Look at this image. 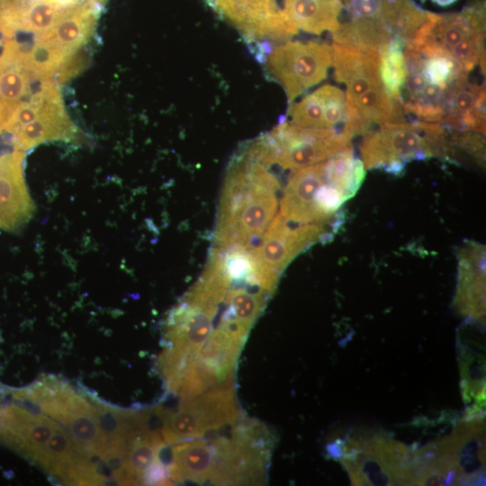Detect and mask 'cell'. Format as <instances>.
Instances as JSON below:
<instances>
[{
    "label": "cell",
    "mask_w": 486,
    "mask_h": 486,
    "mask_svg": "<svg viewBox=\"0 0 486 486\" xmlns=\"http://www.w3.org/2000/svg\"><path fill=\"white\" fill-rule=\"evenodd\" d=\"M349 19L332 32L333 42L364 50H380L394 39L406 44L427 12L412 0H341Z\"/></svg>",
    "instance_id": "obj_1"
},
{
    "label": "cell",
    "mask_w": 486,
    "mask_h": 486,
    "mask_svg": "<svg viewBox=\"0 0 486 486\" xmlns=\"http://www.w3.org/2000/svg\"><path fill=\"white\" fill-rule=\"evenodd\" d=\"M351 140L342 130L304 128L286 121L249 143L243 155L269 167L297 170L323 162L351 146Z\"/></svg>",
    "instance_id": "obj_2"
},
{
    "label": "cell",
    "mask_w": 486,
    "mask_h": 486,
    "mask_svg": "<svg viewBox=\"0 0 486 486\" xmlns=\"http://www.w3.org/2000/svg\"><path fill=\"white\" fill-rule=\"evenodd\" d=\"M406 81L401 94L404 113L418 121L440 122L456 82L468 75L451 57L434 51L404 48Z\"/></svg>",
    "instance_id": "obj_3"
},
{
    "label": "cell",
    "mask_w": 486,
    "mask_h": 486,
    "mask_svg": "<svg viewBox=\"0 0 486 486\" xmlns=\"http://www.w3.org/2000/svg\"><path fill=\"white\" fill-rule=\"evenodd\" d=\"M484 38L485 4L475 1L458 14L427 12L424 22L407 44L418 50L446 54L469 73L479 62L484 70Z\"/></svg>",
    "instance_id": "obj_4"
},
{
    "label": "cell",
    "mask_w": 486,
    "mask_h": 486,
    "mask_svg": "<svg viewBox=\"0 0 486 486\" xmlns=\"http://www.w3.org/2000/svg\"><path fill=\"white\" fill-rule=\"evenodd\" d=\"M13 397L32 404L38 411L61 424L84 451L103 461L104 439L88 397L53 376L13 392Z\"/></svg>",
    "instance_id": "obj_5"
},
{
    "label": "cell",
    "mask_w": 486,
    "mask_h": 486,
    "mask_svg": "<svg viewBox=\"0 0 486 486\" xmlns=\"http://www.w3.org/2000/svg\"><path fill=\"white\" fill-rule=\"evenodd\" d=\"M272 439L263 424L247 419L230 436H218L211 445L214 454L213 484L264 482Z\"/></svg>",
    "instance_id": "obj_6"
},
{
    "label": "cell",
    "mask_w": 486,
    "mask_h": 486,
    "mask_svg": "<svg viewBox=\"0 0 486 486\" xmlns=\"http://www.w3.org/2000/svg\"><path fill=\"white\" fill-rule=\"evenodd\" d=\"M360 152L366 170L383 169L394 176L402 175L408 162L436 157L432 137L421 121L381 124L364 134Z\"/></svg>",
    "instance_id": "obj_7"
},
{
    "label": "cell",
    "mask_w": 486,
    "mask_h": 486,
    "mask_svg": "<svg viewBox=\"0 0 486 486\" xmlns=\"http://www.w3.org/2000/svg\"><path fill=\"white\" fill-rule=\"evenodd\" d=\"M330 66V46L313 40H288L266 58L268 74L282 86L290 103L321 82Z\"/></svg>",
    "instance_id": "obj_8"
},
{
    "label": "cell",
    "mask_w": 486,
    "mask_h": 486,
    "mask_svg": "<svg viewBox=\"0 0 486 486\" xmlns=\"http://www.w3.org/2000/svg\"><path fill=\"white\" fill-rule=\"evenodd\" d=\"M341 222L298 224L278 213L254 247L255 255L266 269L280 276L299 254L330 238L332 230L336 231Z\"/></svg>",
    "instance_id": "obj_9"
},
{
    "label": "cell",
    "mask_w": 486,
    "mask_h": 486,
    "mask_svg": "<svg viewBox=\"0 0 486 486\" xmlns=\"http://www.w3.org/2000/svg\"><path fill=\"white\" fill-rule=\"evenodd\" d=\"M209 4L248 42L287 40L299 31L285 14L283 0H212Z\"/></svg>",
    "instance_id": "obj_10"
},
{
    "label": "cell",
    "mask_w": 486,
    "mask_h": 486,
    "mask_svg": "<svg viewBox=\"0 0 486 486\" xmlns=\"http://www.w3.org/2000/svg\"><path fill=\"white\" fill-rule=\"evenodd\" d=\"M249 159V158H248ZM250 160L251 183L236 220L230 246L256 247L277 210L280 184L268 167Z\"/></svg>",
    "instance_id": "obj_11"
},
{
    "label": "cell",
    "mask_w": 486,
    "mask_h": 486,
    "mask_svg": "<svg viewBox=\"0 0 486 486\" xmlns=\"http://www.w3.org/2000/svg\"><path fill=\"white\" fill-rule=\"evenodd\" d=\"M58 426L56 420L22 404L0 409V439L36 464Z\"/></svg>",
    "instance_id": "obj_12"
},
{
    "label": "cell",
    "mask_w": 486,
    "mask_h": 486,
    "mask_svg": "<svg viewBox=\"0 0 486 486\" xmlns=\"http://www.w3.org/2000/svg\"><path fill=\"white\" fill-rule=\"evenodd\" d=\"M24 151L0 156V229L16 232L32 217L34 202L24 176Z\"/></svg>",
    "instance_id": "obj_13"
},
{
    "label": "cell",
    "mask_w": 486,
    "mask_h": 486,
    "mask_svg": "<svg viewBox=\"0 0 486 486\" xmlns=\"http://www.w3.org/2000/svg\"><path fill=\"white\" fill-rule=\"evenodd\" d=\"M324 166L323 161L292 173L279 203V214L285 220L298 224L324 223L315 206L317 190L326 181Z\"/></svg>",
    "instance_id": "obj_14"
},
{
    "label": "cell",
    "mask_w": 486,
    "mask_h": 486,
    "mask_svg": "<svg viewBox=\"0 0 486 486\" xmlns=\"http://www.w3.org/2000/svg\"><path fill=\"white\" fill-rule=\"evenodd\" d=\"M457 290L455 303L466 314L484 313L485 300V245L465 240L457 249Z\"/></svg>",
    "instance_id": "obj_15"
},
{
    "label": "cell",
    "mask_w": 486,
    "mask_h": 486,
    "mask_svg": "<svg viewBox=\"0 0 486 486\" xmlns=\"http://www.w3.org/2000/svg\"><path fill=\"white\" fill-rule=\"evenodd\" d=\"M44 80L23 64L12 45L4 43L0 54V133L16 108Z\"/></svg>",
    "instance_id": "obj_16"
},
{
    "label": "cell",
    "mask_w": 486,
    "mask_h": 486,
    "mask_svg": "<svg viewBox=\"0 0 486 486\" xmlns=\"http://www.w3.org/2000/svg\"><path fill=\"white\" fill-rule=\"evenodd\" d=\"M291 123L304 128L343 129L346 96L332 85H324L289 108Z\"/></svg>",
    "instance_id": "obj_17"
},
{
    "label": "cell",
    "mask_w": 486,
    "mask_h": 486,
    "mask_svg": "<svg viewBox=\"0 0 486 486\" xmlns=\"http://www.w3.org/2000/svg\"><path fill=\"white\" fill-rule=\"evenodd\" d=\"M439 123L451 130L485 135L484 84L469 82L468 75L461 77L450 93Z\"/></svg>",
    "instance_id": "obj_18"
},
{
    "label": "cell",
    "mask_w": 486,
    "mask_h": 486,
    "mask_svg": "<svg viewBox=\"0 0 486 486\" xmlns=\"http://www.w3.org/2000/svg\"><path fill=\"white\" fill-rule=\"evenodd\" d=\"M79 140L80 132L60 102L18 130L13 135L12 142L14 149L26 151L46 142Z\"/></svg>",
    "instance_id": "obj_19"
},
{
    "label": "cell",
    "mask_w": 486,
    "mask_h": 486,
    "mask_svg": "<svg viewBox=\"0 0 486 486\" xmlns=\"http://www.w3.org/2000/svg\"><path fill=\"white\" fill-rule=\"evenodd\" d=\"M171 450L168 477L177 482H212L214 454L211 443L204 439H187L176 443Z\"/></svg>",
    "instance_id": "obj_20"
},
{
    "label": "cell",
    "mask_w": 486,
    "mask_h": 486,
    "mask_svg": "<svg viewBox=\"0 0 486 486\" xmlns=\"http://www.w3.org/2000/svg\"><path fill=\"white\" fill-rule=\"evenodd\" d=\"M283 8L298 30L320 34L339 25L341 0H283Z\"/></svg>",
    "instance_id": "obj_21"
},
{
    "label": "cell",
    "mask_w": 486,
    "mask_h": 486,
    "mask_svg": "<svg viewBox=\"0 0 486 486\" xmlns=\"http://www.w3.org/2000/svg\"><path fill=\"white\" fill-rule=\"evenodd\" d=\"M324 165L326 183L340 191L346 200L357 193L367 171L351 146L334 154Z\"/></svg>",
    "instance_id": "obj_22"
},
{
    "label": "cell",
    "mask_w": 486,
    "mask_h": 486,
    "mask_svg": "<svg viewBox=\"0 0 486 486\" xmlns=\"http://www.w3.org/2000/svg\"><path fill=\"white\" fill-rule=\"evenodd\" d=\"M406 43L394 39L380 50L379 73L382 86L392 97L401 100L406 81L404 48Z\"/></svg>",
    "instance_id": "obj_23"
},
{
    "label": "cell",
    "mask_w": 486,
    "mask_h": 486,
    "mask_svg": "<svg viewBox=\"0 0 486 486\" xmlns=\"http://www.w3.org/2000/svg\"><path fill=\"white\" fill-rule=\"evenodd\" d=\"M431 1L439 6L446 7L453 4L457 0H431Z\"/></svg>",
    "instance_id": "obj_24"
}]
</instances>
